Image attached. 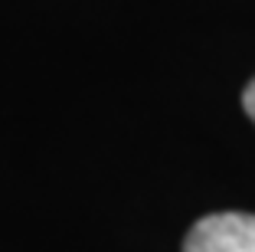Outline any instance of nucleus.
<instances>
[{
  "label": "nucleus",
  "mask_w": 255,
  "mask_h": 252,
  "mask_svg": "<svg viewBox=\"0 0 255 252\" xmlns=\"http://www.w3.org/2000/svg\"><path fill=\"white\" fill-rule=\"evenodd\" d=\"M242 108H246V115L255 121V79L246 85V92H242Z\"/></svg>",
  "instance_id": "nucleus-2"
},
{
  "label": "nucleus",
  "mask_w": 255,
  "mask_h": 252,
  "mask_svg": "<svg viewBox=\"0 0 255 252\" xmlns=\"http://www.w3.org/2000/svg\"><path fill=\"white\" fill-rule=\"evenodd\" d=\"M183 252H255V213H210L196 220Z\"/></svg>",
  "instance_id": "nucleus-1"
}]
</instances>
